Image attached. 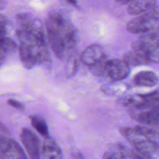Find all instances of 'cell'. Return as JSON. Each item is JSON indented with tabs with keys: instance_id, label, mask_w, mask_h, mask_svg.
Masks as SVG:
<instances>
[{
	"instance_id": "obj_18",
	"label": "cell",
	"mask_w": 159,
	"mask_h": 159,
	"mask_svg": "<svg viewBox=\"0 0 159 159\" xmlns=\"http://www.w3.org/2000/svg\"><path fill=\"white\" fill-rule=\"evenodd\" d=\"M17 48V45L12 39L4 37L0 40V48L4 50L6 52H11L14 51Z\"/></svg>"
},
{
	"instance_id": "obj_10",
	"label": "cell",
	"mask_w": 159,
	"mask_h": 159,
	"mask_svg": "<svg viewBox=\"0 0 159 159\" xmlns=\"http://www.w3.org/2000/svg\"><path fill=\"white\" fill-rule=\"evenodd\" d=\"M41 153L42 159H62L60 148L50 136L44 138Z\"/></svg>"
},
{
	"instance_id": "obj_16",
	"label": "cell",
	"mask_w": 159,
	"mask_h": 159,
	"mask_svg": "<svg viewBox=\"0 0 159 159\" xmlns=\"http://www.w3.org/2000/svg\"><path fill=\"white\" fill-rule=\"evenodd\" d=\"M127 89V86L123 83H112L106 84L101 86V90L104 93L109 95H116L122 93Z\"/></svg>"
},
{
	"instance_id": "obj_7",
	"label": "cell",
	"mask_w": 159,
	"mask_h": 159,
	"mask_svg": "<svg viewBox=\"0 0 159 159\" xmlns=\"http://www.w3.org/2000/svg\"><path fill=\"white\" fill-rule=\"evenodd\" d=\"M107 76L118 81L126 78L130 73L129 65L122 59L108 60L106 65Z\"/></svg>"
},
{
	"instance_id": "obj_4",
	"label": "cell",
	"mask_w": 159,
	"mask_h": 159,
	"mask_svg": "<svg viewBox=\"0 0 159 159\" xmlns=\"http://www.w3.org/2000/svg\"><path fill=\"white\" fill-rule=\"evenodd\" d=\"M0 159H27V157L14 140L0 135Z\"/></svg>"
},
{
	"instance_id": "obj_8",
	"label": "cell",
	"mask_w": 159,
	"mask_h": 159,
	"mask_svg": "<svg viewBox=\"0 0 159 159\" xmlns=\"http://www.w3.org/2000/svg\"><path fill=\"white\" fill-rule=\"evenodd\" d=\"M132 117L146 125H159V107L141 112H133Z\"/></svg>"
},
{
	"instance_id": "obj_21",
	"label": "cell",
	"mask_w": 159,
	"mask_h": 159,
	"mask_svg": "<svg viewBox=\"0 0 159 159\" xmlns=\"http://www.w3.org/2000/svg\"><path fill=\"white\" fill-rule=\"evenodd\" d=\"M7 103L11 106H12L19 111H23L24 109V106L18 101L11 99L7 101Z\"/></svg>"
},
{
	"instance_id": "obj_26",
	"label": "cell",
	"mask_w": 159,
	"mask_h": 159,
	"mask_svg": "<svg viewBox=\"0 0 159 159\" xmlns=\"http://www.w3.org/2000/svg\"><path fill=\"white\" fill-rule=\"evenodd\" d=\"M74 159H84L83 155L80 153H76L75 154L73 155Z\"/></svg>"
},
{
	"instance_id": "obj_12",
	"label": "cell",
	"mask_w": 159,
	"mask_h": 159,
	"mask_svg": "<svg viewBox=\"0 0 159 159\" xmlns=\"http://www.w3.org/2000/svg\"><path fill=\"white\" fill-rule=\"evenodd\" d=\"M134 81L139 86L152 87L158 83V78L153 71H142L135 75Z\"/></svg>"
},
{
	"instance_id": "obj_24",
	"label": "cell",
	"mask_w": 159,
	"mask_h": 159,
	"mask_svg": "<svg viewBox=\"0 0 159 159\" xmlns=\"http://www.w3.org/2000/svg\"><path fill=\"white\" fill-rule=\"evenodd\" d=\"M8 53L4 51V50L0 48V66L3 63L4 61V60L6 57V55Z\"/></svg>"
},
{
	"instance_id": "obj_23",
	"label": "cell",
	"mask_w": 159,
	"mask_h": 159,
	"mask_svg": "<svg viewBox=\"0 0 159 159\" xmlns=\"http://www.w3.org/2000/svg\"><path fill=\"white\" fill-rule=\"evenodd\" d=\"M10 134V132L7 127L0 122V135L7 136Z\"/></svg>"
},
{
	"instance_id": "obj_19",
	"label": "cell",
	"mask_w": 159,
	"mask_h": 159,
	"mask_svg": "<svg viewBox=\"0 0 159 159\" xmlns=\"http://www.w3.org/2000/svg\"><path fill=\"white\" fill-rule=\"evenodd\" d=\"M78 61L75 56H71L68 58L66 66V72L68 76L74 75L78 70Z\"/></svg>"
},
{
	"instance_id": "obj_27",
	"label": "cell",
	"mask_w": 159,
	"mask_h": 159,
	"mask_svg": "<svg viewBox=\"0 0 159 159\" xmlns=\"http://www.w3.org/2000/svg\"><path fill=\"white\" fill-rule=\"evenodd\" d=\"M66 1H68L70 4H71L73 6H76L77 4L76 0H66Z\"/></svg>"
},
{
	"instance_id": "obj_11",
	"label": "cell",
	"mask_w": 159,
	"mask_h": 159,
	"mask_svg": "<svg viewBox=\"0 0 159 159\" xmlns=\"http://www.w3.org/2000/svg\"><path fill=\"white\" fill-rule=\"evenodd\" d=\"M156 0H132L127 7L130 15H139L147 12L155 6Z\"/></svg>"
},
{
	"instance_id": "obj_22",
	"label": "cell",
	"mask_w": 159,
	"mask_h": 159,
	"mask_svg": "<svg viewBox=\"0 0 159 159\" xmlns=\"http://www.w3.org/2000/svg\"><path fill=\"white\" fill-rule=\"evenodd\" d=\"M6 32V28L5 23L0 20V40L4 37Z\"/></svg>"
},
{
	"instance_id": "obj_1",
	"label": "cell",
	"mask_w": 159,
	"mask_h": 159,
	"mask_svg": "<svg viewBox=\"0 0 159 159\" xmlns=\"http://www.w3.org/2000/svg\"><path fill=\"white\" fill-rule=\"evenodd\" d=\"M45 26L49 45L58 58H63L66 52L77 43L75 29L61 14L56 12L48 16Z\"/></svg>"
},
{
	"instance_id": "obj_6",
	"label": "cell",
	"mask_w": 159,
	"mask_h": 159,
	"mask_svg": "<svg viewBox=\"0 0 159 159\" xmlns=\"http://www.w3.org/2000/svg\"><path fill=\"white\" fill-rule=\"evenodd\" d=\"M21 142L30 159H40L39 140L29 128H23L20 132Z\"/></svg>"
},
{
	"instance_id": "obj_5",
	"label": "cell",
	"mask_w": 159,
	"mask_h": 159,
	"mask_svg": "<svg viewBox=\"0 0 159 159\" xmlns=\"http://www.w3.org/2000/svg\"><path fill=\"white\" fill-rule=\"evenodd\" d=\"M159 27L151 29L143 33L142 35L132 45V49L134 51L141 52L145 54L151 49L159 45Z\"/></svg>"
},
{
	"instance_id": "obj_17",
	"label": "cell",
	"mask_w": 159,
	"mask_h": 159,
	"mask_svg": "<svg viewBox=\"0 0 159 159\" xmlns=\"http://www.w3.org/2000/svg\"><path fill=\"white\" fill-rule=\"evenodd\" d=\"M108 61L107 57L103 56L102 58L99 60L94 65L90 66V70L92 73L95 75L99 76H107L106 72V65Z\"/></svg>"
},
{
	"instance_id": "obj_2",
	"label": "cell",
	"mask_w": 159,
	"mask_h": 159,
	"mask_svg": "<svg viewBox=\"0 0 159 159\" xmlns=\"http://www.w3.org/2000/svg\"><path fill=\"white\" fill-rule=\"evenodd\" d=\"M17 37L20 42L19 57L25 68L30 69L48 60L50 57L45 39L24 32L19 33Z\"/></svg>"
},
{
	"instance_id": "obj_14",
	"label": "cell",
	"mask_w": 159,
	"mask_h": 159,
	"mask_svg": "<svg viewBox=\"0 0 159 159\" xmlns=\"http://www.w3.org/2000/svg\"><path fill=\"white\" fill-rule=\"evenodd\" d=\"M30 120L34 129L44 138L49 137L48 129L45 120L40 116H30Z\"/></svg>"
},
{
	"instance_id": "obj_3",
	"label": "cell",
	"mask_w": 159,
	"mask_h": 159,
	"mask_svg": "<svg viewBox=\"0 0 159 159\" xmlns=\"http://www.w3.org/2000/svg\"><path fill=\"white\" fill-rule=\"evenodd\" d=\"M159 22V6H153L145 12L139 14L127 24V30L132 34H143L157 27Z\"/></svg>"
},
{
	"instance_id": "obj_28",
	"label": "cell",
	"mask_w": 159,
	"mask_h": 159,
	"mask_svg": "<svg viewBox=\"0 0 159 159\" xmlns=\"http://www.w3.org/2000/svg\"><path fill=\"white\" fill-rule=\"evenodd\" d=\"M5 6V2L4 0H0V11H1Z\"/></svg>"
},
{
	"instance_id": "obj_9",
	"label": "cell",
	"mask_w": 159,
	"mask_h": 159,
	"mask_svg": "<svg viewBox=\"0 0 159 159\" xmlns=\"http://www.w3.org/2000/svg\"><path fill=\"white\" fill-rule=\"evenodd\" d=\"M103 56L102 48L99 45L93 44L88 46L83 51L81 60L83 63L91 66L100 60Z\"/></svg>"
},
{
	"instance_id": "obj_20",
	"label": "cell",
	"mask_w": 159,
	"mask_h": 159,
	"mask_svg": "<svg viewBox=\"0 0 159 159\" xmlns=\"http://www.w3.org/2000/svg\"><path fill=\"white\" fill-rule=\"evenodd\" d=\"M146 55L149 62L159 63V45L149 50Z\"/></svg>"
},
{
	"instance_id": "obj_15",
	"label": "cell",
	"mask_w": 159,
	"mask_h": 159,
	"mask_svg": "<svg viewBox=\"0 0 159 159\" xmlns=\"http://www.w3.org/2000/svg\"><path fill=\"white\" fill-rule=\"evenodd\" d=\"M142 135L152 143L159 146V130L145 125L135 126Z\"/></svg>"
},
{
	"instance_id": "obj_25",
	"label": "cell",
	"mask_w": 159,
	"mask_h": 159,
	"mask_svg": "<svg viewBox=\"0 0 159 159\" xmlns=\"http://www.w3.org/2000/svg\"><path fill=\"white\" fill-rule=\"evenodd\" d=\"M115 1L120 4H126L129 2H130L132 0H115Z\"/></svg>"
},
{
	"instance_id": "obj_13",
	"label": "cell",
	"mask_w": 159,
	"mask_h": 159,
	"mask_svg": "<svg viewBox=\"0 0 159 159\" xmlns=\"http://www.w3.org/2000/svg\"><path fill=\"white\" fill-rule=\"evenodd\" d=\"M123 60L131 66L146 65L150 63L146 54L134 50L125 53L123 55Z\"/></svg>"
}]
</instances>
